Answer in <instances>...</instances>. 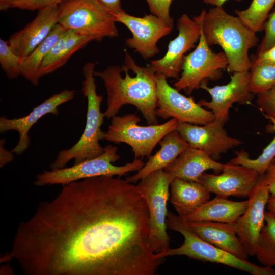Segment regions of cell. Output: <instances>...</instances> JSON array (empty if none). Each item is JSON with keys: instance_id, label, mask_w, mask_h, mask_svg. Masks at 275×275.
<instances>
[{"instance_id": "1", "label": "cell", "mask_w": 275, "mask_h": 275, "mask_svg": "<svg viewBox=\"0 0 275 275\" xmlns=\"http://www.w3.org/2000/svg\"><path fill=\"white\" fill-rule=\"evenodd\" d=\"M115 176L62 185L20 222L10 252L26 275H154L163 258L150 241L147 204Z\"/></svg>"}, {"instance_id": "2", "label": "cell", "mask_w": 275, "mask_h": 275, "mask_svg": "<svg viewBox=\"0 0 275 275\" xmlns=\"http://www.w3.org/2000/svg\"><path fill=\"white\" fill-rule=\"evenodd\" d=\"M94 75L102 80L106 90L105 117L112 118L123 106L131 105L142 113L147 124H158L156 75L149 65H138L126 51L121 67L110 65L102 71H94Z\"/></svg>"}, {"instance_id": "3", "label": "cell", "mask_w": 275, "mask_h": 275, "mask_svg": "<svg viewBox=\"0 0 275 275\" xmlns=\"http://www.w3.org/2000/svg\"><path fill=\"white\" fill-rule=\"evenodd\" d=\"M202 27L209 46L219 45L226 56L229 73L249 71L252 65L249 50L259 41L256 32L241 19L227 13L222 7L202 10Z\"/></svg>"}, {"instance_id": "4", "label": "cell", "mask_w": 275, "mask_h": 275, "mask_svg": "<svg viewBox=\"0 0 275 275\" xmlns=\"http://www.w3.org/2000/svg\"><path fill=\"white\" fill-rule=\"evenodd\" d=\"M95 65L93 62H88L82 68L84 80L81 91L87 100L86 121L82 134L71 148L59 151L50 164L51 169L64 168L72 159L74 164H77L97 157L104 152V148L101 146L99 141L104 139L105 132L101 130V126L105 116L101 111L103 97L97 93L94 75Z\"/></svg>"}, {"instance_id": "5", "label": "cell", "mask_w": 275, "mask_h": 275, "mask_svg": "<svg viewBox=\"0 0 275 275\" xmlns=\"http://www.w3.org/2000/svg\"><path fill=\"white\" fill-rule=\"evenodd\" d=\"M167 228L180 233L184 237L180 246L168 249L156 254L157 258L175 255H184L204 262L226 265L252 275H275L271 267L260 266L246 259L240 258L233 254L210 244L196 234L187 226L186 221L178 215L168 212Z\"/></svg>"}, {"instance_id": "6", "label": "cell", "mask_w": 275, "mask_h": 275, "mask_svg": "<svg viewBox=\"0 0 275 275\" xmlns=\"http://www.w3.org/2000/svg\"><path fill=\"white\" fill-rule=\"evenodd\" d=\"M102 154L95 158L86 159L70 167L44 171L36 176L34 182L37 186L61 184L62 185L88 178L101 176L122 177L128 173L139 171L145 163L140 158H134L123 166L113 163L119 159L118 148L111 145L104 147Z\"/></svg>"}, {"instance_id": "7", "label": "cell", "mask_w": 275, "mask_h": 275, "mask_svg": "<svg viewBox=\"0 0 275 275\" xmlns=\"http://www.w3.org/2000/svg\"><path fill=\"white\" fill-rule=\"evenodd\" d=\"M59 10L58 23L65 30L94 37L97 41L119 35L114 15L96 0H64Z\"/></svg>"}, {"instance_id": "8", "label": "cell", "mask_w": 275, "mask_h": 275, "mask_svg": "<svg viewBox=\"0 0 275 275\" xmlns=\"http://www.w3.org/2000/svg\"><path fill=\"white\" fill-rule=\"evenodd\" d=\"M141 119L135 114L112 118L104 139L116 144L125 143L134 153V158L149 157L153 149L169 132L176 130L178 121L171 118L161 124L141 126Z\"/></svg>"}, {"instance_id": "9", "label": "cell", "mask_w": 275, "mask_h": 275, "mask_svg": "<svg viewBox=\"0 0 275 275\" xmlns=\"http://www.w3.org/2000/svg\"><path fill=\"white\" fill-rule=\"evenodd\" d=\"M171 182L163 170L151 173L136 185L148 206L150 222V241L156 254L170 248V238L167 232Z\"/></svg>"}, {"instance_id": "10", "label": "cell", "mask_w": 275, "mask_h": 275, "mask_svg": "<svg viewBox=\"0 0 275 275\" xmlns=\"http://www.w3.org/2000/svg\"><path fill=\"white\" fill-rule=\"evenodd\" d=\"M228 65L224 52L215 53L210 49L202 27L199 43L194 51L185 56L180 75L174 82V87L190 95L209 81L219 79L223 70L227 68Z\"/></svg>"}, {"instance_id": "11", "label": "cell", "mask_w": 275, "mask_h": 275, "mask_svg": "<svg viewBox=\"0 0 275 275\" xmlns=\"http://www.w3.org/2000/svg\"><path fill=\"white\" fill-rule=\"evenodd\" d=\"M157 107L156 115L163 119L175 118L179 122L203 125L215 120L213 113L171 86L167 78L156 74Z\"/></svg>"}, {"instance_id": "12", "label": "cell", "mask_w": 275, "mask_h": 275, "mask_svg": "<svg viewBox=\"0 0 275 275\" xmlns=\"http://www.w3.org/2000/svg\"><path fill=\"white\" fill-rule=\"evenodd\" d=\"M201 19V14L193 19L184 14L178 18L177 36L169 42L167 51L162 58L150 62L149 66L156 74L167 78L177 79L179 77L186 53L194 48L199 40Z\"/></svg>"}, {"instance_id": "13", "label": "cell", "mask_w": 275, "mask_h": 275, "mask_svg": "<svg viewBox=\"0 0 275 275\" xmlns=\"http://www.w3.org/2000/svg\"><path fill=\"white\" fill-rule=\"evenodd\" d=\"M114 15L116 22L123 24L132 34V37L125 40L126 45L145 60L159 53L158 41L172 30L161 19L151 13L142 17L130 15L125 11Z\"/></svg>"}, {"instance_id": "14", "label": "cell", "mask_w": 275, "mask_h": 275, "mask_svg": "<svg viewBox=\"0 0 275 275\" xmlns=\"http://www.w3.org/2000/svg\"><path fill=\"white\" fill-rule=\"evenodd\" d=\"M250 72H235L226 85L209 87L202 85L200 88L206 91L211 99L207 101L200 100L198 103L202 107L211 111L215 120L225 124L229 118L230 108L234 103L248 104L254 98V93L250 88Z\"/></svg>"}, {"instance_id": "15", "label": "cell", "mask_w": 275, "mask_h": 275, "mask_svg": "<svg viewBox=\"0 0 275 275\" xmlns=\"http://www.w3.org/2000/svg\"><path fill=\"white\" fill-rule=\"evenodd\" d=\"M262 175L253 169L229 162L225 164L221 173L211 174L204 172L198 182L216 196L246 198Z\"/></svg>"}, {"instance_id": "16", "label": "cell", "mask_w": 275, "mask_h": 275, "mask_svg": "<svg viewBox=\"0 0 275 275\" xmlns=\"http://www.w3.org/2000/svg\"><path fill=\"white\" fill-rule=\"evenodd\" d=\"M225 124L216 120L203 125L178 122L176 130L190 147L199 149L217 160L223 153L238 146L241 141L230 136Z\"/></svg>"}, {"instance_id": "17", "label": "cell", "mask_w": 275, "mask_h": 275, "mask_svg": "<svg viewBox=\"0 0 275 275\" xmlns=\"http://www.w3.org/2000/svg\"><path fill=\"white\" fill-rule=\"evenodd\" d=\"M270 193L263 175L249 196L245 212L233 223L237 235L246 253L255 256L258 239L265 224V209Z\"/></svg>"}, {"instance_id": "18", "label": "cell", "mask_w": 275, "mask_h": 275, "mask_svg": "<svg viewBox=\"0 0 275 275\" xmlns=\"http://www.w3.org/2000/svg\"><path fill=\"white\" fill-rule=\"evenodd\" d=\"M74 90L65 89L54 94L42 103L34 107L26 116L12 119L4 116L0 118V132L4 133L14 130L19 134L17 145L11 150L17 155L23 154L28 148L30 140L29 132L33 126L46 114L58 115V107L62 104L72 100L74 97Z\"/></svg>"}, {"instance_id": "19", "label": "cell", "mask_w": 275, "mask_h": 275, "mask_svg": "<svg viewBox=\"0 0 275 275\" xmlns=\"http://www.w3.org/2000/svg\"><path fill=\"white\" fill-rule=\"evenodd\" d=\"M59 17V5L38 10L32 21L11 36L8 41L10 47L20 57H26L48 36Z\"/></svg>"}, {"instance_id": "20", "label": "cell", "mask_w": 275, "mask_h": 275, "mask_svg": "<svg viewBox=\"0 0 275 275\" xmlns=\"http://www.w3.org/2000/svg\"><path fill=\"white\" fill-rule=\"evenodd\" d=\"M224 166L203 151L190 146L163 170L171 182L177 179L198 182L206 171L212 170L217 174L223 171Z\"/></svg>"}, {"instance_id": "21", "label": "cell", "mask_w": 275, "mask_h": 275, "mask_svg": "<svg viewBox=\"0 0 275 275\" xmlns=\"http://www.w3.org/2000/svg\"><path fill=\"white\" fill-rule=\"evenodd\" d=\"M186 222L188 227L205 241L240 258H249V255L242 246L233 224L208 221Z\"/></svg>"}, {"instance_id": "22", "label": "cell", "mask_w": 275, "mask_h": 275, "mask_svg": "<svg viewBox=\"0 0 275 275\" xmlns=\"http://www.w3.org/2000/svg\"><path fill=\"white\" fill-rule=\"evenodd\" d=\"M160 149L138 172L126 178L130 183H135L155 171L164 170L182 152L190 147L178 131L174 130L165 135L159 142Z\"/></svg>"}, {"instance_id": "23", "label": "cell", "mask_w": 275, "mask_h": 275, "mask_svg": "<svg viewBox=\"0 0 275 275\" xmlns=\"http://www.w3.org/2000/svg\"><path fill=\"white\" fill-rule=\"evenodd\" d=\"M92 41L96 40L94 37L66 30L44 59L39 71L40 77L64 66L74 53Z\"/></svg>"}, {"instance_id": "24", "label": "cell", "mask_w": 275, "mask_h": 275, "mask_svg": "<svg viewBox=\"0 0 275 275\" xmlns=\"http://www.w3.org/2000/svg\"><path fill=\"white\" fill-rule=\"evenodd\" d=\"M170 188V202L183 218L210 200V193L198 182L177 179L171 182Z\"/></svg>"}, {"instance_id": "25", "label": "cell", "mask_w": 275, "mask_h": 275, "mask_svg": "<svg viewBox=\"0 0 275 275\" xmlns=\"http://www.w3.org/2000/svg\"><path fill=\"white\" fill-rule=\"evenodd\" d=\"M249 200L234 201L216 196L183 219L186 221H214L233 224L245 211Z\"/></svg>"}, {"instance_id": "26", "label": "cell", "mask_w": 275, "mask_h": 275, "mask_svg": "<svg viewBox=\"0 0 275 275\" xmlns=\"http://www.w3.org/2000/svg\"><path fill=\"white\" fill-rule=\"evenodd\" d=\"M66 30L59 23L53 28L46 39L28 56L22 58L21 75L34 86L39 84V71L46 55Z\"/></svg>"}, {"instance_id": "27", "label": "cell", "mask_w": 275, "mask_h": 275, "mask_svg": "<svg viewBox=\"0 0 275 275\" xmlns=\"http://www.w3.org/2000/svg\"><path fill=\"white\" fill-rule=\"evenodd\" d=\"M263 266L275 267V215L265 212V224L260 232L255 251Z\"/></svg>"}, {"instance_id": "28", "label": "cell", "mask_w": 275, "mask_h": 275, "mask_svg": "<svg viewBox=\"0 0 275 275\" xmlns=\"http://www.w3.org/2000/svg\"><path fill=\"white\" fill-rule=\"evenodd\" d=\"M275 0H252L250 6L243 10H235L237 16L255 32L264 29L268 13Z\"/></svg>"}, {"instance_id": "29", "label": "cell", "mask_w": 275, "mask_h": 275, "mask_svg": "<svg viewBox=\"0 0 275 275\" xmlns=\"http://www.w3.org/2000/svg\"><path fill=\"white\" fill-rule=\"evenodd\" d=\"M275 130V117L270 118ZM275 158V136L271 142L263 149L261 154L256 159H251L249 154L244 150L236 152V156L230 163L241 165L253 169L261 175H263Z\"/></svg>"}, {"instance_id": "30", "label": "cell", "mask_w": 275, "mask_h": 275, "mask_svg": "<svg viewBox=\"0 0 275 275\" xmlns=\"http://www.w3.org/2000/svg\"><path fill=\"white\" fill-rule=\"evenodd\" d=\"M250 70V88L254 94L266 92L275 86L274 63H252Z\"/></svg>"}, {"instance_id": "31", "label": "cell", "mask_w": 275, "mask_h": 275, "mask_svg": "<svg viewBox=\"0 0 275 275\" xmlns=\"http://www.w3.org/2000/svg\"><path fill=\"white\" fill-rule=\"evenodd\" d=\"M22 59L14 52L8 41L0 39V64L10 79L17 78L21 75Z\"/></svg>"}, {"instance_id": "32", "label": "cell", "mask_w": 275, "mask_h": 275, "mask_svg": "<svg viewBox=\"0 0 275 275\" xmlns=\"http://www.w3.org/2000/svg\"><path fill=\"white\" fill-rule=\"evenodd\" d=\"M173 0H146L151 14L161 19L173 28L174 20L170 16V7Z\"/></svg>"}, {"instance_id": "33", "label": "cell", "mask_w": 275, "mask_h": 275, "mask_svg": "<svg viewBox=\"0 0 275 275\" xmlns=\"http://www.w3.org/2000/svg\"><path fill=\"white\" fill-rule=\"evenodd\" d=\"M263 30L264 36L258 48L257 56L260 55L275 45V11L268 17Z\"/></svg>"}, {"instance_id": "34", "label": "cell", "mask_w": 275, "mask_h": 275, "mask_svg": "<svg viewBox=\"0 0 275 275\" xmlns=\"http://www.w3.org/2000/svg\"><path fill=\"white\" fill-rule=\"evenodd\" d=\"M257 105L268 118L275 117V86L270 90L257 94Z\"/></svg>"}, {"instance_id": "35", "label": "cell", "mask_w": 275, "mask_h": 275, "mask_svg": "<svg viewBox=\"0 0 275 275\" xmlns=\"http://www.w3.org/2000/svg\"><path fill=\"white\" fill-rule=\"evenodd\" d=\"M64 0H20L13 4L12 8L21 10H39L48 6L59 5Z\"/></svg>"}, {"instance_id": "36", "label": "cell", "mask_w": 275, "mask_h": 275, "mask_svg": "<svg viewBox=\"0 0 275 275\" xmlns=\"http://www.w3.org/2000/svg\"><path fill=\"white\" fill-rule=\"evenodd\" d=\"M263 180L267 185L270 196L275 197V162H272L263 175Z\"/></svg>"}, {"instance_id": "37", "label": "cell", "mask_w": 275, "mask_h": 275, "mask_svg": "<svg viewBox=\"0 0 275 275\" xmlns=\"http://www.w3.org/2000/svg\"><path fill=\"white\" fill-rule=\"evenodd\" d=\"M102 6L112 14L122 13L124 10L122 8L121 0H96Z\"/></svg>"}, {"instance_id": "38", "label": "cell", "mask_w": 275, "mask_h": 275, "mask_svg": "<svg viewBox=\"0 0 275 275\" xmlns=\"http://www.w3.org/2000/svg\"><path fill=\"white\" fill-rule=\"evenodd\" d=\"M5 140L2 139L0 141V168H3L7 164L11 162L14 159V154L12 151L5 148Z\"/></svg>"}, {"instance_id": "39", "label": "cell", "mask_w": 275, "mask_h": 275, "mask_svg": "<svg viewBox=\"0 0 275 275\" xmlns=\"http://www.w3.org/2000/svg\"><path fill=\"white\" fill-rule=\"evenodd\" d=\"M268 62L275 64V45L260 55L257 56L252 63Z\"/></svg>"}, {"instance_id": "40", "label": "cell", "mask_w": 275, "mask_h": 275, "mask_svg": "<svg viewBox=\"0 0 275 275\" xmlns=\"http://www.w3.org/2000/svg\"><path fill=\"white\" fill-rule=\"evenodd\" d=\"M20 0H0V10L6 11L12 8L14 3Z\"/></svg>"}, {"instance_id": "41", "label": "cell", "mask_w": 275, "mask_h": 275, "mask_svg": "<svg viewBox=\"0 0 275 275\" xmlns=\"http://www.w3.org/2000/svg\"><path fill=\"white\" fill-rule=\"evenodd\" d=\"M228 0H203L204 3L213 6L214 7H222Z\"/></svg>"}, {"instance_id": "42", "label": "cell", "mask_w": 275, "mask_h": 275, "mask_svg": "<svg viewBox=\"0 0 275 275\" xmlns=\"http://www.w3.org/2000/svg\"><path fill=\"white\" fill-rule=\"evenodd\" d=\"M267 208L269 211L275 215V197L270 196L267 202Z\"/></svg>"}, {"instance_id": "43", "label": "cell", "mask_w": 275, "mask_h": 275, "mask_svg": "<svg viewBox=\"0 0 275 275\" xmlns=\"http://www.w3.org/2000/svg\"><path fill=\"white\" fill-rule=\"evenodd\" d=\"M272 162H275V158L273 159Z\"/></svg>"}]
</instances>
